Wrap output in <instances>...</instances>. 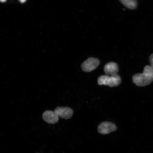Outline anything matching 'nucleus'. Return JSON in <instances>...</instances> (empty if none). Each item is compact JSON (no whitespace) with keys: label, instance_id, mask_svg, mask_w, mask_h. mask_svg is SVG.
Wrapping results in <instances>:
<instances>
[{"label":"nucleus","instance_id":"9d476101","mask_svg":"<svg viewBox=\"0 0 153 153\" xmlns=\"http://www.w3.org/2000/svg\"><path fill=\"white\" fill-rule=\"evenodd\" d=\"M26 1V0H19V1H20L21 3H24Z\"/></svg>","mask_w":153,"mask_h":153},{"label":"nucleus","instance_id":"f257e3e1","mask_svg":"<svg viewBox=\"0 0 153 153\" xmlns=\"http://www.w3.org/2000/svg\"><path fill=\"white\" fill-rule=\"evenodd\" d=\"M133 81L137 86L144 87L153 81V70L150 66L144 67L143 73L137 74L133 76Z\"/></svg>","mask_w":153,"mask_h":153},{"label":"nucleus","instance_id":"423d86ee","mask_svg":"<svg viewBox=\"0 0 153 153\" xmlns=\"http://www.w3.org/2000/svg\"><path fill=\"white\" fill-rule=\"evenodd\" d=\"M43 118L45 121L50 124L56 123L59 120V117L52 111H46L43 114Z\"/></svg>","mask_w":153,"mask_h":153},{"label":"nucleus","instance_id":"20e7f679","mask_svg":"<svg viewBox=\"0 0 153 153\" xmlns=\"http://www.w3.org/2000/svg\"><path fill=\"white\" fill-rule=\"evenodd\" d=\"M117 129L115 124L109 122H102L97 127V131L101 134H107Z\"/></svg>","mask_w":153,"mask_h":153},{"label":"nucleus","instance_id":"9b49d317","mask_svg":"<svg viewBox=\"0 0 153 153\" xmlns=\"http://www.w3.org/2000/svg\"><path fill=\"white\" fill-rule=\"evenodd\" d=\"M7 1V0H0V1L2 3H4Z\"/></svg>","mask_w":153,"mask_h":153},{"label":"nucleus","instance_id":"0eeeda50","mask_svg":"<svg viewBox=\"0 0 153 153\" xmlns=\"http://www.w3.org/2000/svg\"><path fill=\"white\" fill-rule=\"evenodd\" d=\"M104 71L108 75L112 76L117 74L119 71L118 65L113 62L107 63L104 67Z\"/></svg>","mask_w":153,"mask_h":153},{"label":"nucleus","instance_id":"6e6552de","mask_svg":"<svg viewBox=\"0 0 153 153\" xmlns=\"http://www.w3.org/2000/svg\"><path fill=\"white\" fill-rule=\"evenodd\" d=\"M120 2L128 9L134 10L137 6V0H119Z\"/></svg>","mask_w":153,"mask_h":153},{"label":"nucleus","instance_id":"39448f33","mask_svg":"<svg viewBox=\"0 0 153 153\" xmlns=\"http://www.w3.org/2000/svg\"><path fill=\"white\" fill-rule=\"evenodd\" d=\"M54 111L59 117L65 119H70L74 113L72 109L68 107H57Z\"/></svg>","mask_w":153,"mask_h":153},{"label":"nucleus","instance_id":"1a4fd4ad","mask_svg":"<svg viewBox=\"0 0 153 153\" xmlns=\"http://www.w3.org/2000/svg\"><path fill=\"white\" fill-rule=\"evenodd\" d=\"M149 62H150V66L153 70V53L150 55L149 58Z\"/></svg>","mask_w":153,"mask_h":153},{"label":"nucleus","instance_id":"f03ea898","mask_svg":"<svg viewBox=\"0 0 153 153\" xmlns=\"http://www.w3.org/2000/svg\"><path fill=\"white\" fill-rule=\"evenodd\" d=\"M99 85H108L111 87H115L121 83L120 76L117 74L111 76L103 75L99 76L97 80Z\"/></svg>","mask_w":153,"mask_h":153},{"label":"nucleus","instance_id":"7ed1b4c3","mask_svg":"<svg viewBox=\"0 0 153 153\" xmlns=\"http://www.w3.org/2000/svg\"><path fill=\"white\" fill-rule=\"evenodd\" d=\"M100 64V61L98 59L89 57L82 63V69L85 72H90L97 68Z\"/></svg>","mask_w":153,"mask_h":153}]
</instances>
